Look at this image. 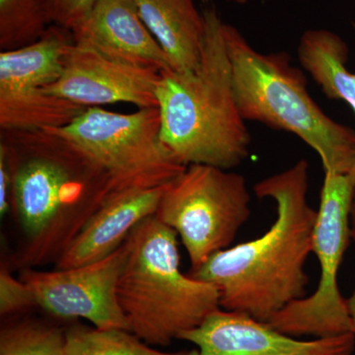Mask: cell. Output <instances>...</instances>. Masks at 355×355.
Returning <instances> with one entry per match:
<instances>
[{"mask_svg": "<svg viewBox=\"0 0 355 355\" xmlns=\"http://www.w3.org/2000/svg\"><path fill=\"white\" fill-rule=\"evenodd\" d=\"M0 132L21 236L7 265L20 272L55 263L96 212L116 197L113 184L101 166L51 128Z\"/></svg>", "mask_w": 355, "mask_h": 355, "instance_id": "obj_1", "label": "cell"}, {"mask_svg": "<svg viewBox=\"0 0 355 355\" xmlns=\"http://www.w3.org/2000/svg\"><path fill=\"white\" fill-rule=\"evenodd\" d=\"M253 190L259 198L275 202V223L256 239L217 252L189 275L216 287L221 309L268 323L307 296L305 266L317 217L308 200L309 163L301 159L258 182Z\"/></svg>", "mask_w": 355, "mask_h": 355, "instance_id": "obj_2", "label": "cell"}, {"mask_svg": "<svg viewBox=\"0 0 355 355\" xmlns=\"http://www.w3.org/2000/svg\"><path fill=\"white\" fill-rule=\"evenodd\" d=\"M202 14L205 41L197 69L161 72V139L186 167L230 170L249 156L251 135L236 102L224 22L214 6L205 7Z\"/></svg>", "mask_w": 355, "mask_h": 355, "instance_id": "obj_3", "label": "cell"}, {"mask_svg": "<svg viewBox=\"0 0 355 355\" xmlns=\"http://www.w3.org/2000/svg\"><path fill=\"white\" fill-rule=\"evenodd\" d=\"M177 236L154 214L127 238L119 303L130 331L151 347H168L220 308L216 286L182 272Z\"/></svg>", "mask_w": 355, "mask_h": 355, "instance_id": "obj_4", "label": "cell"}, {"mask_svg": "<svg viewBox=\"0 0 355 355\" xmlns=\"http://www.w3.org/2000/svg\"><path fill=\"white\" fill-rule=\"evenodd\" d=\"M233 89L245 121L296 135L319 155L324 172L352 174L355 132L324 113L308 92L303 72L288 53L256 50L234 26L224 23Z\"/></svg>", "mask_w": 355, "mask_h": 355, "instance_id": "obj_5", "label": "cell"}, {"mask_svg": "<svg viewBox=\"0 0 355 355\" xmlns=\"http://www.w3.org/2000/svg\"><path fill=\"white\" fill-rule=\"evenodd\" d=\"M48 128L101 166L116 196L166 186L187 169L161 139L158 108L120 114L90 107L69 125Z\"/></svg>", "mask_w": 355, "mask_h": 355, "instance_id": "obj_6", "label": "cell"}, {"mask_svg": "<svg viewBox=\"0 0 355 355\" xmlns=\"http://www.w3.org/2000/svg\"><path fill=\"white\" fill-rule=\"evenodd\" d=\"M246 179L209 165H190L168 184L155 216L181 238L191 270L234 242L251 216Z\"/></svg>", "mask_w": 355, "mask_h": 355, "instance_id": "obj_7", "label": "cell"}, {"mask_svg": "<svg viewBox=\"0 0 355 355\" xmlns=\"http://www.w3.org/2000/svg\"><path fill=\"white\" fill-rule=\"evenodd\" d=\"M355 182L352 174L324 172L312 236L320 265L314 293L286 306L268 322L275 330L300 338H329L352 333L347 299L338 287V270L352 237Z\"/></svg>", "mask_w": 355, "mask_h": 355, "instance_id": "obj_8", "label": "cell"}, {"mask_svg": "<svg viewBox=\"0 0 355 355\" xmlns=\"http://www.w3.org/2000/svg\"><path fill=\"white\" fill-rule=\"evenodd\" d=\"M128 254L127 240L95 261L51 272L25 268L19 277L32 289L38 307L60 319H84L99 329L130 330L118 299V282Z\"/></svg>", "mask_w": 355, "mask_h": 355, "instance_id": "obj_9", "label": "cell"}, {"mask_svg": "<svg viewBox=\"0 0 355 355\" xmlns=\"http://www.w3.org/2000/svg\"><path fill=\"white\" fill-rule=\"evenodd\" d=\"M161 72L119 62L76 43L65 55L62 74L46 92L90 108L128 103L139 109L158 108Z\"/></svg>", "mask_w": 355, "mask_h": 355, "instance_id": "obj_10", "label": "cell"}, {"mask_svg": "<svg viewBox=\"0 0 355 355\" xmlns=\"http://www.w3.org/2000/svg\"><path fill=\"white\" fill-rule=\"evenodd\" d=\"M179 340L197 347L191 355H352L355 349L352 333L299 340L266 322L221 308Z\"/></svg>", "mask_w": 355, "mask_h": 355, "instance_id": "obj_11", "label": "cell"}, {"mask_svg": "<svg viewBox=\"0 0 355 355\" xmlns=\"http://www.w3.org/2000/svg\"><path fill=\"white\" fill-rule=\"evenodd\" d=\"M73 38L76 43L119 62L159 72L171 69L132 0H97L90 17L73 33Z\"/></svg>", "mask_w": 355, "mask_h": 355, "instance_id": "obj_12", "label": "cell"}, {"mask_svg": "<svg viewBox=\"0 0 355 355\" xmlns=\"http://www.w3.org/2000/svg\"><path fill=\"white\" fill-rule=\"evenodd\" d=\"M167 186L128 191L105 203L58 259L55 268H77L113 254L135 226L156 214Z\"/></svg>", "mask_w": 355, "mask_h": 355, "instance_id": "obj_13", "label": "cell"}, {"mask_svg": "<svg viewBox=\"0 0 355 355\" xmlns=\"http://www.w3.org/2000/svg\"><path fill=\"white\" fill-rule=\"evenodd\" d=\"M140 18L163 49L171 69L193 71L200 64L205 25L193 0H132Z\"/></svg>", "mask_w": 355, "mask_h": 355, "instance_id": "obj_14", "label": "cell"}, {"mask_svg": "<svg viewBox=\"0 0 355 355\" xmlns=\"http://www.w3.org/2000/svg\"><path fill=\"white\" fill-rule=\"evenodd\" d=\"M297 53L301 67L324 94L347 103L355 114V73L347 67L349 48L345 41L329 30H308L301 36ZM352 176L355 182V167Z\"/></svg>", "mask_w": 355, "mask_h": 355, "instance_id": "obj_15", "label": "cell"}, {"mask_svg": "<svg viewBox=\"0 0 355 355\" xmlns=\"http://www.w3.org/2000/svg\"><path fill=\"white\" fill-rule=\"evenodd\" d=\"M85 109L42 86L0 83V130L62 128Z\"/></svg>", "mask_w": 355, "mask_h": 355, "instance_id": "obj_16", "label": "cell"}, {"mask_svg": "<svg viewBox=\"0 0 355 355\" xmlns=\"http://www.w3.org/2000/svg\"><path fill=\"white\" fill-rule=\"evenodd\" d=\"M193 352H167L147 345L125 329H99L83 324L65 329L64 355H191Z\"/></svg>", "mask_w": 355, "mask_h": 355, "instance_id": "obj_17", "label": "cell"}, {"mask_svg": "<svg viewBox=\"0 0 355 355\" xmlns=\"http://www.w3.org/2000/svg\"><path fill=\"white\" fill-rule=\"evenodd\" d=\"M51 24L50 0H0V49L38 41Z\"/></svg>", "mask_w": 355, "mask_h": 355, "instance_id": "obj_18", "label": "cell"}, {"mask_svg": "<svg viewBox=\"0 0 355 355\" xmlns=\"http://www.w3.org/2000/svg\"><path fill=\"white\" fill-rule=\"evenodd\" d=\"M65 329L38 320H13L0 329V355H64Z\"/></svg>", "mask_w": 355, "mask_h": 355, "instance_id": "obj_19", "label": "cell"}, {"mask_svg": "<svg viewBox=\"0 0 355 355\" xmlns=\"http://www.w3.org/2000/svg\"><path fill=\"white\" fill-rule=\"evenodd\" d=\"M38 307L32 289L20 277H13L7 263L0 268V315L10 317Z\"/></svg>", "mask_w": 355, "mask_h": 355, "instance_id": "obj_20", "label": "cell"}, {"mask_svg": "<svg viewBox=\"0 0 355 355\" xmlns=\"http://www.w3.org/2000/svg\"><path fill=\"white\" fill-rule=\"evenodd\" d=\"M97 0H50L51 24L73 34L90 17Z\"/></svg>", "mask_w": 355, "mask_h": 355, "instance_id": "obj_21", "label": "cell"}, {"mask_svg": "<svg viewBox=\"0 0 355 355\" xmlns=\"http://www.w3.org/2000/svg\"><path fill=\"white\" fill-rule=\"evenodd\" d=\"M11 176L8 163L3 153H0V216H6L11 209Z\"/></svg>", "mask_w": 355, "mask_h": 355, "instance_id": "obj_22", "label": "cell"}, {"mask_svg": "<svg viewBox=\"0 0 355 355\" xmlns=\"http://www.w3.org/2000/svg\"><path fill=\"white\" fill-rule=\"evenodd\" d=\"M352 238L355 243V197L352 210ZM347 311H349L350 323H352V333L355 336V289L349 298L347 299Z\"/></svg>", "mask_w": 355, "mask_h": 355, "instance_id": "obj_23", "label": "cell"}, {"mask_svg": "<svg viewBox=\"0 0 355 355\" xmlns=\"http://www.w3.org/2000/svg\"><path fill=\"white\" fill-rule=\"evenodd\" d=\"M226 1L232 2V3L245 4L250 1V0H226Z\"/></svg>", "mask_w": 355, "mask_h": 355, "instance_id": "obj_24", "label": "cell"}, {"mask_svg": "<svg viewBox=\"0 0 355 355\" xmlns=\"http://www.w3.org/2000/svg\"><path fill=\"white\" fill-rule=\"evenodd\" d=\"M354 29H355V24H354Z\"/></svg>", "mask_w": 355, "mask_h": 355, "instance_id": "obj_25", "label": "cell"}]
</instances>
